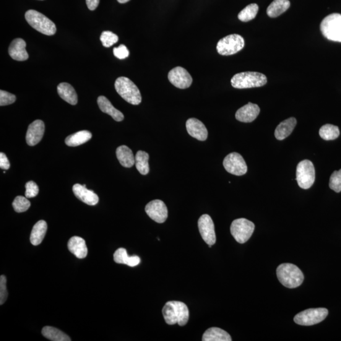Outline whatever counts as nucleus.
<instances>
[{"label": "nucleus", "mask_w": 341, "mask_h": 341, "mask_svg": "<svg viewBox=\"0 0 341 341\" xmlns=\"http://www.w3.org/2000/svg\"><path fill=\"white\" fill-rule=\"evenodd\" d=\"M162 312L164 319L168 325L178 324L180 326H184L188 323L189 309L183 302L168 301L163 307Z\"/></svg>", "instance_id": "obj_1"}, {"label": "nucleus", "mask_w": 341, "mask_h": 341, "mask_svg": "<svg viewBox=\"0 0 341 341\" xmlns=\"http://www.w3.org/2000/svg\"><path fill=\"white\" fill-rule=\"evenodd\" d=\"M280 282L288 288H296L303 283L304 275L301 270L292 264H283L278 265L276 270Z\"/></svg>", "instance_id": "obj_2"}, {"label": "nucleus", "mask_w": 341, "mask_h": 341, "mask_svg": "<svg viewBox=\"0 0 341 341\" xmlns=\"http://www.w3.org/2000/svg\"><path fill=\"white\" fill-rule=\"evenodd\" d=\"M116 92L124 100L133 105H139L142 102V96L139 88L129 78L121 77L114 84Z\"/></svg>", "instance_id": "obj_3"}, {"label": "nucleus", "mask_w": 341, "mask_h": 341, "mask_svg": "<svg viewBox=\"0 0 341 341\" xmlns=\"http://www.w3.org/2000/svg\"><path fill=\"white\" fill-rule=\"evenodd\" d=\"M267 82V77L265 75L255 72L239 73L234 75L231 80L233 87L239 89L262 87Z\"/></svg>", "instance_id": "obj_4"}, {"label": "nucleus", "mask_w": 341, "mask_h": 341, "mask_svg": "<svg viewBox=\"0 0 341 341\" xmlns=\"http://www.w3.org/2000/svg\"><path fill=\"white\" fill-rule=\"evenodd\" d=\"M25 17L31 27L43 35L53 36L56 32L54 23L40 12L34 10H28Z\"/></svg>", "instance_id": "obj_5"}, {"label": "nucleus", "mask_w": 341, "mask_h": 341, "mask_svg": "<svg viewBox=\"0 0 341 341\" xmlns=\"http://www.w3.org/2000/svg\"><path fill=\"white\" fill-rule=\"evenodd\" d=\"M320 30L327 40L341 43V15L332 14L324 18Z\"/></svg>", "instance_id": "obj_6"}, {"label": "nucleus", "mask_w": 341, "mask_h": 341, "mask_svg": "<svg viewBox=\"0 0 341 341\" xmlns=\"http://www.w3.org/2000/svg\"><path fill=\"white\" fill-rule=\"evenodd\" d=\"M254 230V224L244 218L233 221L230 228L231 235L239 243H246L253 235Z\"/></svg>", "instance_id": "obj_7"}, {"label": "nucleus", "mask_w": 341, "mask_h": 341, "mask_svg": "<svg viewBox=\"0 0 341 341\" xmlns=\"http://www.w3.org/2000/svg\"><path fill=\"white\" fill-rule=\"evenodd\" d=\"M296 179L301 189H308L313 185L316 179V171L311 161L303 160L299 163L296 168Z\"/></svg>", "instance_id": "obj_8"}, {"label": "nucleus", "mask_w": 341, "mask_h": 341, "mask_svg": "<svg viewBox=\"0 0 341 341\" xmlns=\"http://www.w3.org/2000/svg\"><path fill=\"white\" fill-rule=\"evenodd\" d=\"M244 46V40L240 35H229L221 39L217 44V51L221 55L230 56L240 51Z\"/></svg>", "instance_id": "obj_9"}, {"label": "nucleus", "mask_w": 341, "mask_h": 341, "mask_svg": "<svg viewBox=\"0 0 341 341\" xmlns=\"http://www.w3.org/2000/svg\"><path fill=\"white\" fill-rule=\"evenodd\" d=\"M329 314L326 308H311L298 314L294 318L296 324L304 326H311L321 322Z\"/></svg>", "instance_id": "obj_10"}, {"label": "nucleus", "mask_w": 341, "mask_h": 341, "mask_svg": "<svg viewBox=\"0 0 341 341\" xmlns=\"http://www.w3.org/2000/svg\"><path fill=\"white\" fill-rule=\"evenodd\" d=\"M225 170L236 176H242L246 174L248 168L242 156L237 152L228 154L223 161Z\"/></svg>", "instance_id": "obj_11"}, {"label": "nucleus", "mask_w": 341, "mask_h": 341, "mask_svg": "<svg viewBox=\"0 0 341 341\" xmlns=\"http://www.w3.org/2000/svg\"><path fill=\"white\" fill-rule=\"evenodd\" d=\"M198 226L202 238L208 245H213L215 243L216 235L214 224L212 218L208 214H204L199 218Z\"/></svg>", "instance_id": "obj_12"}, {"label": "nucleus", "mask_w": 341, "mask_h": 341, "mask_svg": "<svg viewBox=\"0 0 341 341\" xmlns=\"http://www.w3.org/2000/svg\"><path fill=\"white\" fill-rule=\"evenodd\" d=\"M168 79L172 84L181 89L191 87L193 82L191 74L180 67L174 68L169 72Z\"/></svg>", "instance_id": "obj_13"}, {"label": "nucleus", "mask_w": 341, "mask_h": 341, "mask_svg": "<svg viewBox=\"0 0 341 341\" xmlns=\"http://www.w3.org/2000/svg\"><path fill=\"white\" fill-rule=\"evenodd\" d=\"M145 210L149 218L156 223H163L167 220V207L162 200H154L148 203Z\"/></svg>", "instance_id": "obj_14"}, {"label": "nucleus", "mask_w": 341, "mask_h": 341, "mask_svg": "<svg viewBox=\"0 0 341 341\" xmlns=\"http://www.w3.org/2000/svg\"><path fill=\"white\" fill-rule=\"evenodd\" d=\"M44 122L40 119H37L30 125L28 127L27 134H26V142L30 146H35L42 140L44 134Z\"/></svg>", "instance_id": "obj_15"}, {"label": "nucleus", "mask_w": 341, "mask_h": 341, "mask_svg": "<svg viewBox=\"0 0 341 341\" xmlns=\"http://www.w3.org/2000/svg\"><path fill=\"white\" fill-rule=\"evenodd\" d=\"M260 111L259 106L256 104L249 103L236 111L235 117L237 120L243 123H251L257 118Z\"/></svg>", "instance_id": "obj_16"}, {"label": "nucleus", "mask_w": 341, "mask_h": 341, "mask_svg": "<svg viewBox=\"0 0 341 341\" xmlns=\"http://www.w3.org/2000/svg\"><path fill=\"white\" fill-rule=\"evenodd\" d=\"M187 132L191 137L200 141L207 140L208 131L202 121L196 118H190L186 123Z\"/></svg>", "instance_id": "obj_17"}, {"label": "nucleus", "mask_w": 341, "mask_h": 341, "mask_svg": "<svg viewBox=\"0 0 341 341\" xmlns=\"http://www.w3.org/2000/svg\"><path fill=\"white\" fill-rule=\"evenodd\" d=\"M73 192L78 199L87 205H95L100 200L95 192L80 184H75L73 186Z\"/></svg>", "instance_id": "obj_18"}, {"label": "nucleus", "mask_w": 341, "mask_h": 341, "mask_svg": "<svg viewBox=\"0 0 341 341\" xmlns=\"http://www.w3.org/2000/svg\"><path fill=\"white\" fill-rule=\"evenodd\" d=\"M26 43L22 39L17 38L10 44L9 53L11 58L15 60L23 61L27 60L28 54L26 51Z\"/></svg>", "instance_id": "obj_19"}, {"label": "nucleus", "mask_w": 341, "mask_h": 341, "mask_svg": "<svg viewBox=\"0 0 341 341\" xmlns=\"http://www.w3.org/2000/svg\"><path fill=\"white\" fill-rule=\"evenodd\" d=\"M68 248L72 254L79 259H84L87 256L88 250L85 241L80 237H72L68 242Z\"/></svg>", "instance_id": "obj_20"}, {"label": "nucleus", "mask_w": 341, "mask_h": 341, "mask_svg": "<svg viewBox=\"0 0 341 341\" xmlns=\"http://www.w3.org/2000/svg\"><path fill=\"white\" fill-rule=\"evenodd\" d=\"M98 104L99 107L103 113H106L110 115L114 120L116 121H121L123 120L124 115L121 111L114 108L112 105L110 101L107 99L105 96H100L98 99Z\"/></svg>", "instance_id": "obj_21"}, {"label": "nucleus", "mask_w": 341, "mask_h": 341, "mask_svg": "<svg viewBox=\"0 0 341 341\" xmlns=\"http://www.w3.org/2000/svg\"><path fill=\"white\" fill-rule=\"evenodd\" d=\"M296 123H297V121L293 117L281 122L275 130V138L278 140H283L290 136L294 129L295 128Z\"/></svg>", "instance_id": "obj_22"}, {"label": "nucleus", "mask_w": 341, "mask_h": 341, "mask_svg": "<svg viewBox=\"0 0 341 341\" xmlns=\"http://www.w3.org/2000/svg\"><path fill=\"white\" fill-rule=\"evenodd\" d=\"M57 90L61 99L72 105H76L78 102V96L76 91L72 86L68 83L63 82L59 84Z\"/></svg>", "instance_id": "obj_23"}, {"label": "nucleus", "mask_w": 341, "mask_h": 341, "mask_svg": "<svg viewBox=\"0 0 341 341\" xmlns=\"http://www.w3.org/2000/svg\"><path fill=\"white\" fill-rule=\"evenodd\" d=\"M116 157L119 162L125 168H131L135 163V158L131 149L126 145L117 148Z\"/></svg>", "instance_id": "obj_24"}, {"label": "nucleus", "mask_w": 341, "mask_h": 341, "mask_svg": "<svg viewBox=\"0 0 341 341\" xmlns=\"http://www.w3.org/2000/svg\"><path fill=\"white\" fill-rule=\"evenodd\" d=\"M114 260L117 264H126L130 267H135L140 262L139 257L137 256L129 257L126 249L120 248L114 252Z\"/></svg>", "instance_id": "obj_25"}, {"label": "nucleus", "mask_w": 341, "mask_h": 341, "mask_svg": "<svg viewBox=\"0 0 341 341\" xmlns=\"http://www.w3.org/2000/svg\"><path fill=\"white\" fill-rule=\"evenodd\" d=\"M203 341H231V337L225 330L218 327H211L204 332Z\"/></svg>", "instance_id": "obj_26"}, {"label": "nucleus", "mask_w": 341, "mask_h": 341, "mask_svg": "<svg viewBox=\"0 0 341 341\" xmlns=\"http://www.w3.org/2000/svg\"><path fill=\"white\" fill-rule=\"evenodd\" d=\"M48 225L45 221L41 220L36 224L30 234V243L33 245L37 246L43 241L46 235Z\"/></svg>", "instance_id": "obj_27"}, {"label": "nucleus", "mask_w": 341, "mask_h": 341, "mask_svg": "<svg viewBox=\"0 0 341 341\" xmlns=\"http://www.w3.org/2000/svg\"><path fill=\"white\" fill-rule=\"evenodd\" d=\"M290 5L289 0H274L267 8L268 16L271 18L280 16L289 9Z\"/></svg>", "instance_id": "obj_28"}, {"label": "nucleus", "mask_w": 341, "mask_h": 341, "mask_svg": "<svg viewBox=\"0 0 341 341\" xmlns=\"http://www.w3.org/2000/svg\"><path fill=\"white\" fill-rule=\"evenodd\" d=\"M92 138V134L87 130H82L70 135L65 139V144L70 147H76L84 144Z\"/></svg>", "instance_id": "obj_29"}, {"label": "nucleus", "mask_w": 341, "mask_h": 341, "mask_svg": "<svg viewBox=\"0 0 341 341\" xmlns=\"http://www.w3.org/2000/svg\"><path fill=\"white\" fill-rule=\"evenodd\" d=\"M135 166L137 170L142 175H146L149 172V153L144 151H138L135 156Z\"/></svg>", "instance_id": "obj_30"}, {"label": "nucleus", "mask_w": 341, "mask_h": 341, "mask_svg": "<svg viewBox=\"0 0 341 341\" xmlns=\"http://www.w3.org/2000/svg\"><path fill=\"white\" fill-rule=\"evenodd\" d=\"M43 336L53 341H70L69 335L65 334L60 330L53 327H44L42 330Z\"/></svg>", "instance_id": "obj_31"}, {"label": "nucleus", "mask_w": 341, "mask_h": 341, "mask_svg": "<svg viewBox=\"0 0 341 341\" xmlns=\"http://www.w3.org/2000/svg\"><path fill=\"white\" fill-rule=\"evenodd\" d=\"M319 135L320 137L325 140H335L339 136V129L337 126L326 124L320 128Z\"/></svg>", "instance_id": "obj_32"}, {"label": "nucleus", "mask_w": 341, "mask_h": 341, "mask_svg": "<svg viewBox=\"0 0 341 341\" xmlns=\"http://www.w3.org/2000/svg\"><path fill=\"white\" fill-rule=\"evenodd\" d=\"M259 11V6L256 4H252L246 6L238 14V19L241 22L251 21L256 18Z\"/></svg>", "instance_id": "obj_33"}, {"label": "nucleus", "mask_w": 341, "mask_h": 341, "mask_svg": "<svg viewBox=\"0 0 341 341\" xmlns=\"http://www.w3.org/2000/svg\"><path fill=\"white\" fill-rule=\"evenodd\" d=\"M12 205L15 212L20 213L25 212L29 209L30 202L26 197L17 196L13 202Z\"/></svg>", "instance_id": "obj_34"}, {"label": "nucleus", "mask_w": 341, "mask_h": 341, "mask_svg": "<svg viewBox=\"0 0 341 341\" xmlns=\"http://www.w3.org/2000/svg\"><path fill=\"white\" fill-rule=\"evenodd\" d=\"M118 36L111 31H104L100 37L101 43L105 48H109L114 45L118 42Z\"/></svg>", "instance_id": "obj_35"}, {"label": "nucleus", "mask_w": 341, "mask_h": 341, "mask_svg": "<svg viewBox=\"0 0 341 341\" xmlns=\"http://www.w3.org/2000/svg\"><path fill=\"white\" fill-rule=\"evenodd\" d=\"M329 187L337 193L341 192V170L335 171L330 178Z\"/></svg>", "instance_id": "obj_36"}, {"label": "nucleus", "mask_w": 341, "mask_h": 341, "mask_svg": "<svg viewBox=\"0 0 341 341\" xmlns=\"http://www.w3.org/2000/svg\"><path fill=\"white\" fill-rule=\"evenodd\" d=\"M16 101V96L7 91L0 90V106H4L12 105Z\"/></svg>", "instance_id": "obj_37"}, {"label": "nucleus", "mask_w": 341, "mask_h": 341, "mask_svg": "<svg viewBox=\"0 0 341 341\" xmlns=\"http://www.w3.org/2000/svg\"><path fill=\"white\" fill-rule=\"evenodd\" d=\"M26 191L25 193V197L28 198H33L37 196L39 194V187L38 184L33 181L27 182L25 184Z\"/></svg>", "instance_id": "obj_38"}, {"label": "nucleus", "mask_w": 341, "mask_h": 341, "mask_svg": "<svg viewBox=\"0 0 341 341\" xmlns=\"http://www.w3.org/2000/svg\"><path fill=\"white\" fill-rule=\"evenodd\" d=\"M8 297V291L7 289V278L4 275L0 277V304L6 301Z\"/></svg>", "instance_id": "obj_39"}, {"label": "nucleus", "mask_w": 341, "mask_h": 341, "mask_svg": "<svg viewBox=\"0 0 341 341\" xmlns=\"http://www.w3.org/2000/svg\"><path fill=\"white\" fill-rule=\"evenodd\" d=\"M113 53L117 58L123 59L129 56L130 52L126 46L121 44L120 46L113 49Z\"/></svg>", "instance_id": "obj_40"}, {"label": "nucleus", "mask_w": 341, "mask_h": 341, "mask_svg": "<svg viewBox=\"0 0 341 341\" xmlns=\"http://www.w3.org/2000/svg\"><path fill=\"white\" fill-rule=\"evenodd\" d=\"M10 167L9 160L4 152L0 153V168L2 170H8Z\"/></svg>", "instance_id": "obj_41"}, {"label": "nucleus", "mask_w": 341, "mask_h": 341, "mask_svg": "<svg viewBox=\"0 0 341 341\" xmlns=\"http://www.w3.org/2000/svg\"><path fill=\"white\" fill-rule=\"evenodd\" d=\"M86 4H87L88 9L95 10L97 9L100 4V0H86Z\"/></svg>", "instance_id": "obj_42"}, {"label": "nucleus", "mask_w": 341, "mask_h": 341, "mask_svg": "<svg viewBox=\"0 0 341 341\" xmlns=\"http://www.w3.org/2000/svg\"><path fill=\"white\" fill-rule=\"evenodd\" d=\"M119 4H126V3L129 2L130 0H117Z\"/></svg>", "instance_id": "obj_43"}]
</instances>
